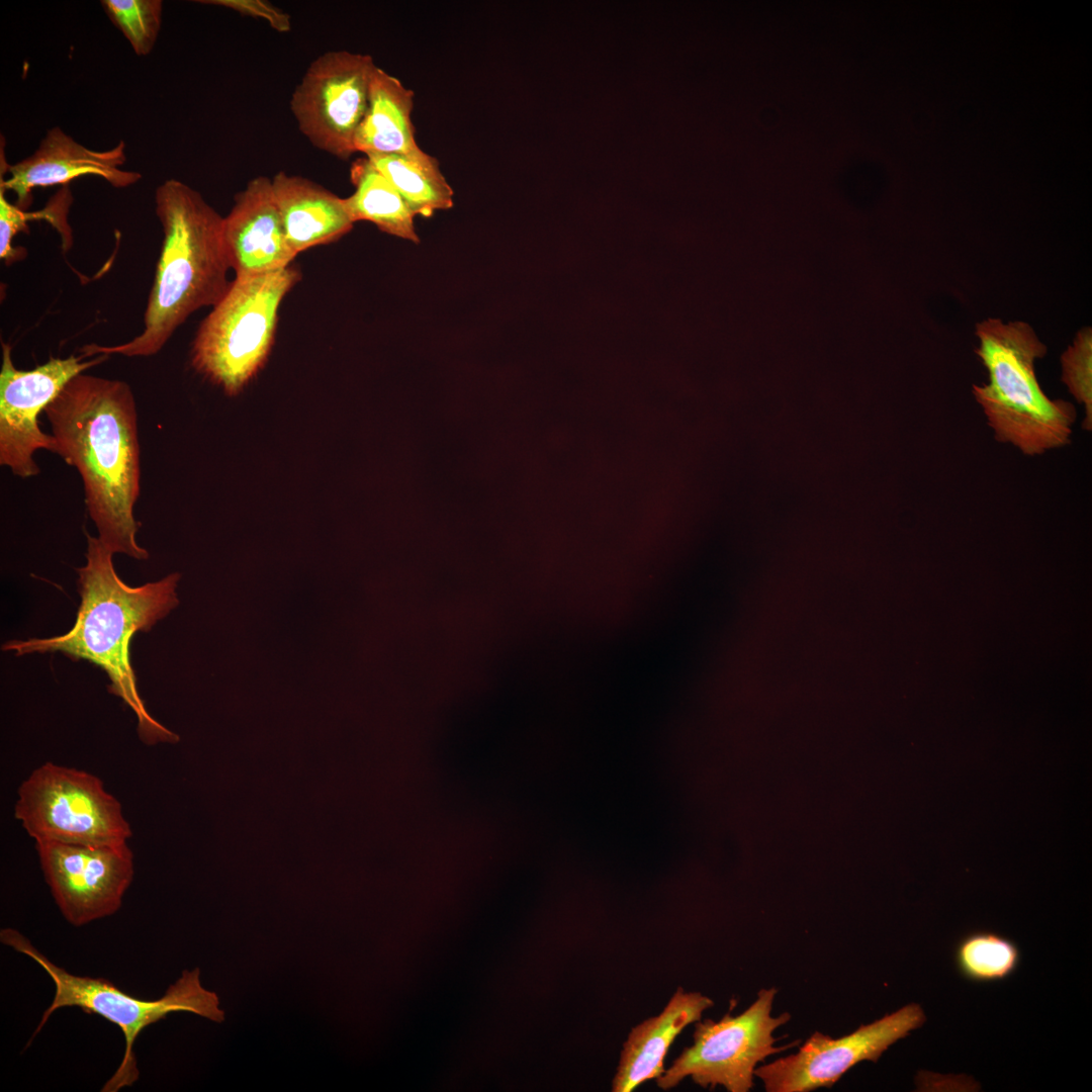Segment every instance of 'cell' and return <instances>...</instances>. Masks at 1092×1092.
<instances>
[{"mask_svg":"<svg viewBox=\"0 0 1092 1092\" xmlns=\"http://www.w3.org/2000/svg\"><path fill=\"white\" fill-rule=\"evenodd\" d=\"M14 816L35 842L110 846L132 835L121 804L98 777L51 761L19 786Z\"/></svg>","mask_w":1092,"mask_h":1092,"instance_id":"cell-7","label":"cell"},{"mask_svg":"<svg viewBox=\"0 0 1092 1092\" xmlns=\"http://www.w3.org/2000/svg\"><path fill=\"white\" fill-rule=\"evenodd\" d=\"M155 210L163 242L144 315L143 332L113 346L88 344L80 354L149 357L159 353L175 331L196 310L214 306L231 281L221 216L184 182L169 179L155 192Z\"/></svg>","mask_w":1092,"mask_h":1092,"instance_id":"cell-3","label":"cell"},{"mask_svg":"<svg viewBox=\"0 0 1092 1092\" xmlns=\"http://www.w3.org/2000/svg\"><path fill=\"white\" fill-rule=\"evenodd\" d=\"M86 564L77 568L81 604L76 621L67 633L46 639L11 640L2 649L15 655L62 652L102 668L108 691L134 713L138 733L148 745L176 743L179 736L157 721L139 693L129 658V646L138 632H149L179 604L176 586L181 577L171 573L161 580L129 586L114 569L113 553L98 537L86 533Z\"/></svg>","mask_w":1092,"mask_h":1092,"instance_id":"cell-2","label":"cell"},{"mask_svg":"<svg viewBox=\"0 0 1092 1092\" xmlns=\"http://www.w3.org/2000/svg\"><path fill=\"white\" fill-rule=\"evenodd\" d=\"M354 193L344 198L353 222L367 220L382 233L418 244L415 214L387 178L364 156L350 169Z\"/></svg>","mask_w":1092,"mask_h":1092,"instance_id":"cell-18","label":"cell"},{"mask_svg":"<svg viewBox=\"0 0 1092 1092\" xmlns=\"http://www.w3.org/2000/svg\"><path fill=\"white\" fill-rule=\"evenodd\" d=\"M12 348L2 342L0 371V464L18 477L39 474L33 455L38 450L53 453L54 438L38 425L41 412L57 397L65 385L85 370L109 358L99 354L86 356L51 357L31 370H19L11 356Z\"/></svg>","mask_w":1092,"mask_h":1092,"instance_id":"cell-11","label":"cell"},{"mask_svg":"<svg viewBox=\"0 0 1092 1092\" xmlns=\"http://www.w3.org/2000/svg\"><path fill=\"white\" fill-rule=\"evenodd\" d=\"M926 1021L922 1007L907 1004L851 1033L832 1038L815 1031L787 1057L758 1066L754 1076L767 1092H810L831 1088L852 1067L862 1061L877 1063L895 1042L905 1038Z\"/></svg>","mask_w":1092,"mask_h":1092,"instance_id":"cell-10","label":"cell"},{"mask_svg":"<svg viewBox=\"0 0 1092 1092\" xmlns=\"http://www.w3.org/2000/svg\"><path fill=\"white\" fill-rule=\"evenodd\" d=\"M5 193L6 191L0 188V259L6 265H10L26 256V250L13 247L12 242L18 233H28L29 220L42 218L59 228L63 222L64 212L60 205H52L41 211L28 212L9 202Z\"/></svg>","mask_w":1092,"mask_h":1092,"instance_id":"cell-23","label":"cell"},{"mask_svg":"<svg viewBox=\"0 0 1092 1092\" xmlns=\"http://www.w3.org/2000/svg\"><path fill=\"white\" fill-rule=\"evenodd\" d=\"M976 336L975 353L987 369L989 382L973 385V395L995 439L1028 456L1069 445L1076 408L1042 391L1034 363L1045 356L1046 346L1033 329L1020 321L1004 324L987 318L976 325Z\"/></svg>","mask_w":1092,"mask_h":1092,"instance_id":"cell-4","label":"cell"},{"mask_svg":"<svg viewBox=\"0 0 1092 1092\" xmlns=\"http://www.w3.org/2000/svg\"><path fill=\"white\" fill-rule=\"evenodd\" d=\"M300 279V271L290 266L236 277L198 327L192 367L225 394L240 393L264 366L280 304Z\"/></svg>","mask_w":1092,"mask_h":1092,"instance_id":"cell-6","label":"cell"},{"mask_svg":"<svg viewBox=\"0 0 1092 1092\" xmlns=\"http://www.w3.org/2000/svg\"><path fill=\"white\" fill-rule=\"evenodd\" d=\"M376 65L369 55L329 51L307 67L290 99L300 132L316 149L347 160L368 105Z\"/></svg>","mask_w":1092,"mask_h":1092,"instance_id":"cell-9","label":"cell"},{"mask_svg":"<svg viewBox=\"0 0 1092 1092\" xmlns=\"http://www.w3.org/2000/svg\"><path fill=\"white\" fill-rule=\"evenodd\" d=\"M1020 960V949L1015 941L988 930L965 934L953 949V961L959 974L975 983L1008 979L1017 971Z\"/></svg>","mask_w":1092,"mask_h":1092,"instance_id":"cell-20","label":"cell"},{"mask_svg":"<svg viewBox=\"0 0 1092 1092\" xmlns=\"http://www.w3.org/2000/svg\"><path fill=\"white\" fill-rule=\"evenodd\" d=\"M271 183L287 243L296 255L336 242L353 229L344 198L315 182L280 171Z\"/></svg>","mask_w":1092,"mask_h":1092,"instance_id":"cell-16","label":"cell"},{"mask_svg":"<svg viewBox=\"0 0 1092 1092\" xmlns=\"http://www.w3.org/2000/svg\"><path fill=\"white\" fill-rule=\"evenodd\" d=\"M1062 381L1074 398L1084 405L1082 427L1092 430V330H1080L1073 344L1061 356Z\"/></svg>","mask_w":1092,"mask_h":1092,"instance_id":"cell-22","label":"cell"},{"mask_svg":"<svg viewBox=\"0 0 1092 1092\" xmlns=\"http://www.w3.org/2000/svg\"><path fill=\"white\" fill-rule=\"evenodd\" d=\"M777 993L776 988L761 989L755 1001L737 1016L727 1013L718 1021L695 1022L693 1044L656 1079L658 1088L672 1089L690 1077L702 1088L720 1085L729 1092H748L754 1086L759 1063L799 1042L775 1045V1030L791 1019L788 1012L772 1016Z\"/></svg>","mask_w":1092,"mask_h":1092,"instance_id":"cell-8","label":"cell"},{"mask_svg":"<svg viewBox=\"0 0 1092 1092\" xmlns=\"http://www.w3.org/2000/svg\"><path fill=\"white\" fill-rule=\"evenodd\" d=\"M199 3L224 7L242 15L265 20L274 30L288 32L291 18L288 13L264 0H201Z\"/></svg>","mask_w":1092,"mask_h":1092,"instance_id":"cell-24","label":"cell"},{"mask_svg":"<svg viewBox=\"0 0 1092 1092\" xmlns=\"http://www.w3.org/2000/svg\"><path fill=\"white\" fill-rule=\"evenodd\" d=\"M714 1001L697 991L678 987L662 1011L638 1023L623 1043L612 1082L613 1092H632L665 1071L666 1054L677 1035L702 1019Z\"/></svg>","mask_w":1092,"mask_h":1092,"instance_id":"cell-15","label":"cell"},{"mask_svg":"<svg viewBox=\"0 0 1092 1092\" xmlns=\"http://www.w3.org/2000/svg\"><path fill=\"white\" fill-rule=\"evenodd\" d=\"M413 107L414 92L376 66L370 80L367 109L354 141L355 152L367 156L419 151L412 121Z\"/></svg>","mask_w":1092,"mask_h":1092,"instance_id":"cell-17","label":"cell"},{"mask_svg":"<svg viewBox=\"0 0 1092 1092\" xmlns=\"http://www.w3.org/2000/svg\"><path fill=\"white\" fill-rule=\"evenodd\" d=\"M222 237L236 277L287 268L297 256L287 243L271 179L264 176L250 180L235 196L223 217Z\"/></svg>","mask_w":1092,"mask_h":1092,"instance_id":"cell-14","label":"cell"},{"mask_svg":"<svg viewBox=\"0 0 1092 1092\" xmlns=\"http://www.w3.org/2000/svg\"><path fill=\"white\" fill-rule=\"evenodd\" d=\"M101 6L138 56L151 54L162 23L161 0H102Z\"/></svg>","mask_w":1092,"mask_h":1092,"instance_id":"cell-21","label":"cell"},{"mask_svg":"<svg viewBox=\"0 0 1092 1092\" xmlns=\"http://www.w3.org/2000/svg\"><path fill=\"white\" fill-rule=\"evenodd\" d=\"M0 941L36 962L55 985L52 1003L43 1011L27 1045L53 1013L64 1007H78L119 1027L125 1041L123 1057L101 1092H118L138 1081L140 1072L134 1054L135 1040L146 1027L166 1018L168 1014L187 1011L216 1023L224 1020V1011L219 1008L218 996L204 989L200 983L199 968L183 971L162 997L145 1000L127 994L106 979L77 976L67 972L50 961L26 936L14 928H2Z\"/></svg>","mask_w":1092,"mask_h":1092,"instance_id":"cell-5","label":"cell"},{"mask_svg":"<svg viewBox=\"0 0 1092 1092\" xmlns=\"http://www.w3.org/2000/svg\"><path fill=\"white\" fill-rule=\"evenodd\" d=\"M44 880L64 918L83 926L116 913L134 876L128 844L35 842Z\"/></svg>","mask_w":1092,"mask_h":1092,"instance_id":"cell-12","label":"cell"},{"mask_svg":"<svg viewBox=\"0 0 1092 1092\" xmlns=\"http://www.w3.org/2000/svg\"><path fill=\"white\" fill-rule=\"evenodd\" d=\"M366 157L399 192L416 216L430 217L435 211L453 206V189L437 159L423 150Z\"/></svg>","mask_w":1092,"mask_h":1092,"instance_id":"cell-19","label":"cell"},{"mask_svg":"<svg viewBox=\"0 0 1092 1092\" xmlns=\"http://www.w3.org/2000/svg\"><path fill=\"white\" fill-rule=\"evenodd\" d=\"M44 414L53 453L75 467L98 538L113 554L149 557L136 542L134 505L141 492L138 414L130 386L118 379L81 373L72 378Z\"/></svg>","mask_w":1092,"mask_h":1092,"instance_id":"cell-1","label":"cell"},{"mask_svg":"<svg viewBox=\"0 0 1092 1092\" xmlns=\"http://www.w3.org/2000/svg\"><path fill=\"white\" fill-rule=\"evenodd\" d=\"M126 145L120 141L115 147L96 151L89 149L61 127L48 130L34 153L23 160L7 165L9 177L0 176V188L16 195V205L26 209L32 201L36 187L64 185L82 176H97L116 188L135 184L142 175L123 170L126 162Z\"/></svg>","mask_w":1092,"mask_h":1092,"instance_id":"cell-13","label":"cell"}]
</instances>
